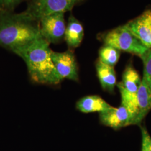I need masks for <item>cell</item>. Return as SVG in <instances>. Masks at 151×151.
Returning a JSON list of instances; mask_svg holds the SVG:
<instances>
[{
	"instance_id": "obj_3",
	"label": "cell",
	"mask_w": 151,
	"mask_h": 151,
	"mask_svg": "<svg viewBox=\"0 0 151 151\" xmlns=\"http://www.w3.org/2000/svg\"><path fill=\"white\" fill-rule=\"evenodd\" d=\"M105 45L142 57L148 49L124 25L108 32L104 38Z\"/></svg>"
},
{
	"instance_id": "obj_10",
	"label": "cell",
	"mask_w": 151,
	"mask_h": 151,
	"mask_svg": "<svg viewBox=\"0 0 151 151\" xmlns=\"http://www.w3.org/2000/svg\"><path fill=\"white\" fill-rule=\"evenodd\" d=\"M109 103L97 95H90L81 98L76 104V108L82 113H101L111 108Z\"/></svg>"
},
{
	"instance_id": "obj_5",
	"label": "cell",
	"mask_w": 151,
	"mask_h": 151,
	"mask_svg": "<svg viewBox=\"0 0 151 151\" xmlns=\"http://www.w3.org/2000/svg\"><path fill=\"white\" fill-rule=\"evenodd\" d=\"M42 37L49 43L57 44L65 38V13L55 12L44 16L39 21Z\"/></svg>"
},
{
	"instance_id": "obj_7",
	"label": "cell",
	"mask_w": 151,
	"mask_h": 151,
	"mask_svg": "<svg viewBox=\"0 0 151 151\" xmlns=\"http://www.w3.org/2000/svg\"><path fill=\"white\" fill-rule=\"evenodd\" d=\"M145 47L151 48V9L125 25Z\"/></svg>"
},
{
	"instance_id": "obj_1",
	"label": "cell",
	"mask_w": 151,
	"mask_h": 151,
	"mask_svg": "<svg viewBox=\"0 0 151 151\" xmlns=\"http://www.w3.org/2000/svg\"><path fill=\"white\" fill-rule=\"evenodd\" d=\"M42 37L39 22L24 12L13 14L5 11L0 16V46L15 53Z\"/></svg>"
},
{
	"instance_id": "obj_2",
	"label": "cell",
	"mask_w": 151,
	"mask_h": 151,
	"mask_svg": "<svg viewBox=\"0 0 151 151\" xmlns=\"http://www.w3.org/2000/svg\"><path fill=\"white\" fill-rule=\"evenodd\" d=\"M49 43L42 37L15 54L25 62L30 77L34 82L47 85H57L62 81L58 75L51 57Z\"/></svg>"
},
{
	"instance_id": "obj_9",
	"label": "cell",
	"mask_w": 151,
	"mask_h": 151,
	"mask_svg": "<svg viewBox=\"0 0 151 151\" xmlns=\"http://www.w3.org/2000/svg\"><path fill=\"white\" fill-rule=\"evenodd\" d=\"M136 95L139 110V124L151 109V83L144 76Z\"/></svg>"
},
{
	"instance_id": "obj_8",
	"label": "cell",
	"mask_w": 151,
	"mask_h": 151,
	"mask_svg": "<svg viewBox=\"0 0 151 151\" xmlns=\"http://www.w3.org/2000/svg\"><path fill=\"white\" fill-rule=\"evenodd\" d=\"M99 118L101 124L114 129H119L132 125V118L129 112L122 105L118 108L111 106L100 113Z\"/></svg>"
},
{
	"instance_id": "obj_17",
	"label": "cell",
	"mask_w": 151,
	"mask_h": 151,
	"mask_svg": "<svg viewBox=\"0 0 151 151\" xmlns=\"http://www.w3.org/2000/svg\"><path fill=\"white\" fill-rule=\"evenodd\" d=\"M142 151H151V137L145 128H141Z\"/></svg>"
},
{
	"instance_id": "obj_15",
	"label": "cell",
	"mask_w": 151,
	"mask_h": 151,
	"mask_svg": "<svg viewBox=\"0 0 151 151\" xmlns=\"http://www.w3.org/2000/svg\"><path fill=\"white\" fill-rule=\"evenodd\" d=\"M120 51L113 47L105 45L99 50V59L105 65L114 67L120 58Z\"/></svg>"
},
{
	"instance_id": "obj_11",
	"label": "cell",
	"mask_w": 151,
	"mask_h": 151,
	"mask_svg": "<svg viewBox=\"0 0 151 151\" xmlns=\"http://www.w3.org/2000/svg\"><path fill=\"white\" fill-rule=\"evenodd\" d=\"M98 78L105 91L112 93L116 84V76L113 67L103 63L99 60L96 64Z\"/></svg>"
},
{
	"instance_id": "obj_19",
	"label": "cell",
	"mask_w": 151,
	"mask_h": 151,
	"mask_svg": "<svg viewBox=\"0 0 151 151\" xmlns=\"http://www.w3.org/2000/svg\"><path fill=\"white\" fill-rule=\"evenodd\" d=\"M5 11L4 6V2L3 0H0V16Z\"/></svg>"
},
{
	"instance_id": "obj_18",
	"label": "cell",
	"mask_w": 151,
	"mask_h": 151,
	"mask_svg": "<svg viewBox=\"0 0 151 151\" xmlns=\"http://www.w3.org/2000/svg\"><path fill=\"white\" fill-rule=\"evenodd\" d=\"M22 0H3L4 6L5 11L11 12L18 5Z\"/></svg>"
},
{
	"instance_id": "obj_6",
	"label": "cell",
	"mask_w": 151,
	"mask_h": 151,
	"mask_svg": "<svg viewBox=\"0 0 151 151\" xmlns=\"http://www.w3.org/2000/svg\"><path fill=\"white\" fill-rule=\"evenodd\" d=\"M52 60L58 75L63 80L68 79L78 80V66L73 52L68 50L64 52H55L52 50Z\"/></svg>"
},
{
	"instance_id": "obj_12",
	"label": "cell",
	"mask_w": 151,
	"mask_h": 151,
	"mask_svg": "<svg viewBox=\"0 0 151 151\" xmlns=\"http://www.w3.org/2000/svg\"><path fill=\"white\" fill-rule=\"evenodd\" d=\"M84 29L81 23L74 16H70L65 31V39L70 48L78 47L83 40Z\"/></svg>"
},
{
	"instance_id": "obj_16",
	"label": "cell",
	"mask_w": 151,
	"mask_h": 151,
	"mask_svg": "<svg viewBox=\"0 0 151 151\" xmlns=\"http://www.w3.org/2000/svg\"><path fill=\"white\" fill-rule=\"evenodd\" d=\"M143 63V76L151 83V48L148 49L142 57Z\"/></svg>"
},
{
	"instance_id": "obj_13",
	"label": "cell",
	"mask_w": 151,
	"mask_h": 151,
	"mask_svg": "<svg viewBox=\"0 0 151 151\" xmlns=\"http://www.w3.org/2000/svg\"><path fill=\"white\" fill-rule=\"evenodd\" d=\"M117 86L119 88V92L121 95V105L124 106L129 112L132 118V125L138 124V119L139 110L137 99V93L134 94L127 91L121 85L120 82L118 83Z\"/></svg>"
},
{
	"instance_id": "obj_4",
	"label": "cell",
	"mask_w": 151,
	"mask_h": 151,
	"mask_svg": "<svg viewBox=\"0 0 151 151\" xmlns=\"http://www.w3.org/2000/svg\"><path fill=\"white\" fill-rule=\"evenodd\" d=\"M83 0H32L24 12L39 22L44 16L55 12L70 11Z\"/></svg>"
},
{
	"instance_id": "obj_14",
	"label": "cell",
	"mask_w": 151,
	"mask_h": 151,
	"mask_svg": "<svg viewBox=\"0 0 151 151\" xmlns=\"http://www.w3.org/2000/svg\"><path fill=\"white\" fill-rule=\"evenodd\" d=\"M142 80L138 72L131 65L126 67L120 83L127 91L136 94L141 84Z\"/></svg>"
}]
</instances>
